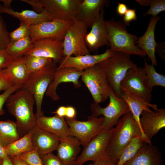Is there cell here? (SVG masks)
<instances>
[{
	"instance_id": "cell-23",
	"label": "cell",
	"mask_w": 165,
	"mask_h": 165,
	"mask_svg": "<svg viewBox=\"0 0 165 165\" xmlns=\"http://www.w3.org/2000/svg\"><path fill=\"white\" fill-rule=\"evenodd\" d=\"M123 165H163L158 148L144 142L135 155Z\"/></svg>"
},
{
	"instance_id": "cell-30",
	"label": "cell",
	"mask_w": 165,
	"mask_h": 165,
	"mask_svg": "<svg viewBox=\"0 0 165 165\" xmlns=\"http://www.w3.org/2000/svg\"><path fill=\"white\" fill-rule=\"evenodd\" d=\"M15 122L10 120H0V144L7 146L20 139Z\"/></svg>"
},
{
	"instance_id": "cell-40",
	"label": "cell",
	"mask_w": 165,
	"mask_h": 165,
	"mask_svg": "<svg viewBox=\"0 0 165 165\" xmlns=\"http://www.w3.org/2000/svg\"><path fill=\"white\" fill-rule=\"evenodd\" d=\"M43 165H63L57 156L52 152L40 156Z\"/></svg>"
},
{
	"instance_id": "cell-3",
	"label": "cell",
	"mask_w": 165,
	"mask_h": 165,
	"mask_svg": "<svg viewBox=\"0 0 165 165\" xmlns=\"http://www.w3.org/2000/svg\"><path fill=\"white\" fill-rule=\"evenodd\" d=\"M105 23L107 31L110 51L122 52L130 55H136L141 57L146 55L136 46L138 37L127 31L126 25L122 20L116 21L112 18L105 20Z\"/></svg>"
},
{
	"instance_id": "cell-2",
	"label": "cell",
	"mask_w": 165,
	"mask_h": 165,
	"mask_svg": "<svg viewBox=\"0 0 165 165\" xmlns=\"http://www.w3.org/2000/svg\"><path fill=\"white\" fill-rule=\"evenodd\" d=\"M9 112L15 118L17 130L27 134L36 126L33 113L35 101L33 96L26 90L20 89L10 95L6 100Z\"/></svg>"
},
{
	"instance_id": "cell-32",
	"label": "cell",
	"mask_w": 165,
	"mask_h": 165,
	"mask_svg": "<svg viewBox=\"0 0 165 165\" xmlns=\"http://www.w3.org/2000/svg\"><path fill=\"white\" fill-rule=\"evenodd\" d=\"M24 57L30 74L40 71L53 61L51 58L30 55H25Z\"/></svg>"
},
{
	"instance_id": "cell-7",
	"label": "cell",
	"mask_w": 165,
	"mask_h": 165,
	"mask_svg": "<svg viewBox=\"0 0 165 165\" xmlns=\"http://www.w3.org/2000/svg\"><path fill=\"white\" fill-rule=\"evenodd\" d=\"M81 77L94 103L99 104L108 99L110 87L105 72L99 64L83 70Z\"/></svg>"
},
{
	"instance_id": "cell-12",
	"label": "cell",
	"mask_w": 165,
	"mask_h": 165,
	"mask_svg": "<svg viewBox=\"0 0 165 165\" xmlns=\"http://www.w3.org/2000/svg\"><path fill=\"white\" fill-rule=\"evenodd\" d=\"M120 85V88L150 103L152 89L148 85L147 77L144 68L137 67L129 69Z\"/></svg>"
},
{
	"instance_id": "cell-51",
	"label": "cell",
	"mask_w": 165,
	"mask_h": 165,
	"mask_svg": "<svg viewBox=\"0 0 165 165\" xmlns=\"http://www.w3.org/2000/svg\"><path fill=\"white\" fill-rule=\"evenodd\" d=\"M13 0H1L0 1L2 2L3 7L8 8H11V4Z\"/></svg>"
},
{
	"instance_id": "cell-22",
	"label": "cell",
	"mask_w": 165,
	"mask_h": 165,
	"mask_svg": "<svg viewBox=\"0 0 165 165\" xmlns=\"http://www.w3.org/2000/svg\"><path fill=\"white\" fill-rule=\"evenodd\" d=\"M31 139L40 156L56 150L60 141L54 135L37 126L31 130Z\"/></svg>"
},
{
	"instance_id": "cell-13",
	"label": "cell",
	"mask_w": 165,
	"mask_h": 165,
	"mask_svg": "<svg viewBox=\"0 0 165 165\" xmlns=\"http://www.w3.org/2000/svg\"><path fill=\"white\" fill-rule=\"evenodd\" d=\"M73 21L52 20L30 25V36L33 42L46 38L63 41L67 30Z\"/></svg>"
},
{
	"instance_id": "cell-31",
	"label": "cell",
	"mask_w": 165,
	"mask_h": 165,
	"mask_svg": "<svg viewBox=\"0 0 165 165\" xmlns=\"http://www.w3.org/2000/svg\"><path fill=\"white\" fill-rule=\"evenodd\" d=\"M147 79L148 87L152 89L156 86L165 87V76L157 73L152 64H148L146 61L144 67Z\"/></svg>"
},
{
	"instance_id": "cell-1",
	"label": "cell",
	"mask_w": 165,
	"mask_h": 165,
	"mask_svg": "<svg viewBox=\"0 0 165 165\" xmlns=\"http://www.w3.org/2000/svg\"><path fill=\"white\" fill-rule=\"evenodd\" d=\"M116 126L110 139L107 156L116 163L122 151L133 138L140 137L145 142L152 144L151 141L144 135L130 111L123 115Z\"/></svg>"
},
{
	"instance_id": "cell-45",
	"label": "cell",
	"mask_w": 165,
	"mask_h": 165,
	"mask_svg": "<svg viewBox=\"0 0 165 165\" xmlns=\"http://www.w3.org/2000/svg\"><path fill=\"white\" fill-rule=\"evenodd\" d=\"M76 111L75 108L70 106H66L65 118L76 119Z\"/></svg>"
},
{
	"instance_id": "cell-27",
	"label": "cell",
	"mask_w": 165,
	"mask_h": 165,
	"mask_svg": "<svg viewBox=\"0 0 165 165\" xmlns=\"http://www.w3.org/2000/svg\"><path fill=\"white\" fill-rule=\"evenodd\" d=\"M5 13L16 18L26 24L30 25L45 21L52 20L45 12L38 13L33 10H24L21 12L14 11L11 8L4 7L0 4V15Z\"/></svg>"
},
{
	"instance_id": "cell-18",
	"label": "cell",
	"mask_w": 165,
	"mask_h": 165,
	"mask_svg": "<svg viewBox=\"0 0 165 165\" xmlns=\"http://www.w3.org/2000/svg\"><path fill=\"white\" fill-rule=\"evenodd\" d=\"M114 52L108 49L100 54L64 57L58 67H72L83 71L110 57Z\"/></svg>"
},
{
	"instance_id": "cell-26",
	"label": "cell",
	"mask_w": 165,
	"mask_h": 165,
	"mask_svg": "<svg viewBox=\"0 0 165 165\" xmlns=\"http://www.w3.org/2000/svg\"><path fill=\"white\" fill-rule=\"evenodd\" d=\"M4 69L14 85L22 87L30 74L25 63L24 56L12 61Z\"/></svg>"
},
{
	"instance_id": "cell-15",
	"label": "cell",
	"mask_w": 165,
	"mask_h": 165,
	"mask_svg": "<svg viewBox=\"0 0 165 165\" xmlns=\"http://www.w3.org/2000/svg\"><path fill=\"white\" fill-rule=\"evenodd\" d=\"M83 70L72 67H57L54 75L53 79L49 85L45 95L52 100L57 101L60 97L56 92L58 85L62 82H72L74 86L78 88L81 86L79 80Z\"/></svg>"
},
{
	"instance_id": "cell-53",
	"label": "cell",
	"mask_w": 165,
	"mask_h": 165,
	"mask_svg": "<svg viewBox=\"0 0 165 165\" xmlns=\"http://www.w3.org/2000/svg\"><path fill=\"white\" fill-rule=\"evenodd\" d=\"M3 161V159L0 156V165H2Z\"/></svg>"
},
{
	"instance_id": "cell-17",
	"label": "cell",
	"mask_w": 165,
	"mask_h": 165,
	"mask_svg": "<svg viewBox=\"0 0 165 165\" xmlns=\"http://www.w3.org/2000/svg\"><path fill=\"white\" fill-rule=\"evenodd\" d=\"M140 118L141 129L150 141L161 129L165 127V109L158 108L153 111H143Z\"/></svg>"
},
{
	"instance_id": "cell-4",
	"label": "cell",
	"mask_w": 165,
	"mask_h": 165,
	"mask_svg": "<svg viewBox=\"0 0 165 165\" xmlns=\"http://www.w3.org/2000/svg\"><path fill=\"white\" fill-rule=\"evenodd\" d=\"M105 72L110 87L118 97L121 93L120 83L130 69L137 67L130 55L120 52H115L110 57L99 63Z\"/></svg>"
},
{
	"instance_id": "cell-39",
	"label": "cell",
	"mask_w": 165,
	"mask_h": 165,
	"mask_svg": "<svg viewBox=\"0 0 165 165\" xmlns=\"http://www.w3.org/2000/svg\"><path fill=\"white\" fill-rule=\"evenodd\" d=\"M21 88L20 86L14 85L0 94V116L5 114V111L3 108V107L7 98L10 95Z\"/></svg>"
},
{
	"instance_id": "cell-5",
	"label": "cell",
	"mask_w": 165,
	"mask_h": 165,
	"mask_svg": "<svg viewBox=\"0 0 165 165\" xmlns=\"http://www.w3.org/2000/svg\"><path fill=\"white\" fill-rule=\"evenodd\" d=\"M58 66L53 61L40 71L31 74L22 89L34 97L36 105V117L43 115L42 105L43 97L48 86L52 81L54 73Z\"/></svg>"
},
{
	"instance_id": "cell-41",
	"label": "cell",
	"mask_w": 165,
	"mask_h": 165,
	"mask_svg": "<svg viewBox=\"0 0 165 165\" xmlns=\"http://www.w3.org/2000/svg\"><path fill=\"white\" fill-rule=\"evenodd\" d=\"M136 10V9L129 8L123 16L122 20L126 26H129L131 21L137 20Z\"/></svg>"
},
{
	"instance_id": "cell-19",
	"label": "cell",
	"mask_w": 165,
	"mask_h": 165,
	"mask_svg": "<svg viewBox=\"0 0 165 165\" xmlns=\"http://www.w3.org/2000/svg\"><path fill=\"white\" fill-rule=\"evenodd\" d=\"M108 2L104 0L82 1L75 19L83 23L88 28H91L99 18L102 6H108Z\"/></svg>"
},
{
	"instance_id": "cell-24",
	"label": "cell",
	"mask_w": 165,
	"mask_h": 165,
	"mask_svg": "<svg viewBox=\"0 0 165 165\" xmlns=\"http://www.w3.org/2000/svg\"><path fill=\"white\" fill-rule=\"evenodd\" d=\"M80 145L79 140L71 135L60 140L56 149L57 156L63 165H75Z\"/></svg>"
},
{
	"instance_id": "cell-16",
	"label": "cell",
	"mask_w": 165,
	"mask_h": 165,
	"mask_svg": "<svg viewBox=\"0 0 165 165\" xmlns=\"http://www.w3.org/2000/svg\"><path fill=\"white\" fill-rule=\"evenodd\" d=\"M104 6H102L99 18L94 23L90 31L85 36L86 44L90 51L97 50L100 47L105 46H109L104 18Z\"/></svg>"
},
{
	"instance_id": "cell-44",
	"label": "cell",
	"mask_w": 165,
	"mask_h": 165,
	"mask_svg": "<svg viewBox=\"0 0 165 165\" xmlns=\"http://www.w3.org/2000/svg\"><path fill=\"white\" fill-rule=\"evenodd\" d=\"M116 163L114 161L106 156L104 158L89 165H116Z\"/></svg>"
},
{
	"instance_id": "cell-29",
	"label": "cell",
	"mask_w": 165,
	"mask_h": 165,
	"mask_svg": "<svg viewBox=\"0 0 165 165\" xmlns=\"http://www.w3.org/2000/svg\"><path fill=\"white\" fill-rule=\"evenodd\" d=\"M31 130L22 137L11 144L3 147L7 156H9L18 155L34 149L31 139Z\"/></svg>"
},
{
	"instance_id": "cell-46",
	"label": "cell",
	"mask_w": 165,
	"mask_h": 165,
	"mask_svg": "<svg viewBox=\"0 0 165 165\" xmlns=\"http://www.w3.org/2000/svg\"><path fill=\"white\" fill-rule=\"evenodd\" d=\"M163 59L165 60V42H159L157 44L156 47V52Z\"/></svg>"
},
{
	"instance_id": "cell-21",
	"label": "cell",
	"mask_w": 165,
	"mask_h": 165,
	"mask_svg": "<svg viewBox=\"0 0 165 165\" xmlns=\"http://www.w3.org/2000/svg\"><path fill=\"white\" fill-rule=\"evenodd\" d=\"M160 19V17L158 16H152L146 31L142 36L138 38L136 42L137 47L146 53L150 60L151 64L154 66L157 65L155 55L157 43L155 40V30L156 25Z\"/></svg>"
},
{
	"instance_id": "cell-28",
	"label": "cell",
	"mask_w": 165,
	"mask_h": 165,
	"mask_svg": "<svg viewBox=\"0 0 165 165\" xmlns=\"http://www.w3.org/2000/svg\"><path fill=\"white\" fill-rule=\"evenodd\" d=\"M33 44L30 36H28L10 41L5 50L12 61L24 56L32 49Z\"/></svg>"
},
{
	"instance_id": "cell-10",
	"label": "cell",
	"mask_w": 165,
	"mask_h": 165,
	"mask_svg": "<svg viewBox=\"0 0 165 165\" xmlns=\"http://www.w3.org/2000/svg\"><path fill=\"white\" fill-rule=\"evenodd\" d=\"M114 127L102 130L85 146L80 155L77 158L75 165H82L85 162H93L107 156V150Z\"/></svg>"
},
{
	"instance_id": "cell-8",
	"label": "cell",
	"mask_w": 165,
	"mask_h": 165,
	"mask_svg": "<svg viewBox=\"0 0 165 165\" xmlns=\"http://www.w3.org/2000/svg\"><path fill=\"white\" fill-rule=\"evenodd\" d=\"M87 28L81 21L75 19L73 20L63 41L64 57L90 54L85 42Z\"/></svg>"
},
{
	"instance_id": "cell-43",
	"label": "cell",
	"mask_w": 165,
	"mask_h": 165,
	"mask_svg": "<svg viewBox=\"0 0 165 165\" xmlns=\"http://www.w3.org/2000/svg\"><path fill=\"white\" fill-rule=\"evenodd\" d=\"M21 1L27 3L31 5L35 12L40 13L44 11L43 8L39 4L38 0H21Z\"/></svg>"
},
{
	"instance_id": "cell-14",
	"label": "cell",
	"mask_w": 165,
	"mask_h": 165,
	"mask_svg": "<svg viewBox=\"0 0 165 165\" xmlns=\"http://www.w3.org/2000/svg\"><path fill=\"white\" fill-rule=\"evenodd\" d=\"M63 41L52 38H42L33 42L32 49L25 55H30L52 59L59 64L64 57Z\"/></svg>"
},
{
	"instance_id": "cell-37",
	"label": "cell",
	"mask_w": 165,
	"mask_h": 165,
	"mask_svg": "<svg viewBox=\"0 0 165 165\" xmlns=\"http://www.w3.org/2000/svg\"><path fill=\"white\" fill-rule=\"evenodd\" d=\"M144 142L143 140L140 137H135L130 140L127 145L129 150L128 160L135 155Z\"/></svg>"
},
{
	"instance_id": "cell-9",
	"label": "cell",
	"mask_w": 165,
	"mask_h": 165,
	"mask_svg": "<svg viewBox=\"0 0 165 165\" xmlns=\"http://www.w3.org/2000/svg\"><path fill=\"white\" fill-rule=\"evenodd\" d=\"M51 20H73L75 19L80 0H38Z\"/></svg>"
},
{
	"instance_id": "cell-47",
	"label": "cell",
	"mask_w": 165,
	"mask_h": 165,
	"mask_svg": "<svg viewBox=\"0 0 165 165\" xmlns=\"http://www.w3.org/2000/svg\"><path fill=\"white\" fill-rule=\"evenodd\" d=\"M128 9L127 6L125 4L118 2L116 11L118 14L120 16H122L124 15Z\"/></svg>"
},
{
	"instance_id": "cell-52",
	"label": "cell",
	"mask_w": 165,
	"mask_h": 165,
	"mask_svg": "<svg viewBox=\"0 0 165 165\" xmlns=\"http://www.w3.org/2000/svg\"><path fill=\"white\" fill-rule=\"evenodd\" d=\"M3 147L0 144V156L3 159L7 156L4 150Z\"/></svg>"
},
{
	"instance_id": "cell-38",
	"label": "cell",
	"mask_w": 165,
	"mask_h": 165,
	"mask_svg": "<svg viewBox=\"0 0 165 165\" xmlns=\"http://www.w3.org/2000/svg\"><path fill=\"white\" fill-rule=\"evenodd\" d=\"M14 86L4 69H0V92L6 91Z\"/></svg>"
},
{
	"instance_id": "cell-42",
	"label": "cell",
	"mask_w": 165,
	"mask_h": 165,
	"mask_svg": "<svg viewBox=\"0 0 165 165\" xmlns=\"http://www.w3.org/2000/svg\"><path fill=\"white\" fill-rule=\"evenodd\" d=\"M12 61L5 50L0 48V69L6 68Z\"/></svg>"
},
{
	"instance_id": "cell-11",
	"label": "cell",
	"mask_w": 165,
	"mask_h": 165,
	"mask_svg": "<svg viewBox=\"0 0 165 165\" xmlns=\"http://www.w3.org/2000/svg\"><path fill=\"white\" fill-rule=\"evenodd\" d=\"M65 119L69 128L71 135L77 138L84 147L102 131L104 117L91 115L86 121H79L76 119Z\"/></svg>"
},
{
	"instance_id": "cell-33",
	"label": "cell",
	"mask_w": 165,
	"mask_h": 165,
	"mask_svg": "<svg viewBox=\"0 0 165 165\" xmlns=\"http://www.w3.org/2000/svg\"><path fill=\"white\" fill-rule=\"evenodd\" d=\"M136 2L142 6H150L148 10L144 14V16L150 15L156 16L165 11V0H137Z\"/></svg>"
},
{
	"instance_id": "cell-25",
	"label": "cell",
	"mask_w": 165,
	"mask_h": 165,
	"mask_svg": "<svg viewBox=\"0 0 165 165\" xmlns=\"http://www.w3.org/2000/svg\"><path fill=\"white\" fill-rule=\"evenodd\" d=\"M120 97L127 103L134 118L140 127V118L142 112L144 110H151L150 108L154 110L158 108L156 105L148 102L141 97L134 95L123 88H121Z\"/></svg>"
},
{
	"instance_id": "cell-50",
	"label": "cell",
	"mask_w": 165,
	"mask_h": 165,
	"mask_svg": "<svg viewBox=\"0 0 165 165\" xmlns=\"http://www.w3.org/2000/svg\"><path fill=\"white\" fill-rule=\"evenodd\" d=\"M2 165H13L11 158L9 156H7L3 159Z\"/></svg>"
},
{
	"instance_id": "cell-36",
	"label": "cell",
	"mask_w": 165,
	"mask_h": 165,
	"mask_svg": "<svg viewBox=\"0 0 165 165\" xmlns=\"http://www.w3.org/2000/svg\"><path fill=\"white\" fill-rule=\"evenodd\" d=\"M9 33L0 15V48L5 50L10 42Z\"/></svg>"
},
{
	"instance_id": "cell-35",
	"label": "cell",
	"mask_w": 165,
	"mask_h": 165,
	"mask_svg": "<svg viewBox=\"0 0 165 165\" xmlns=\"http://www.w3.org/2000/svg\"><path fill=\"white\" fill-rule=\"evenodd\" d=\"M17 156L29 165H43L40 156L36 148L31 151L21 153Z\"/></svg>"
},
{
	"instance_id": "cell-34",
	"label": "cell",
	"mask_w": 165,
	"mask_h": 165,
	"mask_svg": "<svg viewBox=\"0 0 165 165\" xmlns=\"http://www.w3.org/2000/svg\"><path fill=\"white\" fill-rule=\"evenodd\" d=\"M30 25L20 21L19 27L13 31L9 33V37L10 42L30 36Z\"/></svg>"
},
{
	"instance_id": "cell-6",
	"label": "cell",
	"mask_w": 165,
	"mask_h": 165,
	"mask_svg": "<svg viewBox=\"0 0 165 165\" xmlns=\"http://www.w3.org/2000/svg\"><path fill=\"white\" fill-rule=\"evenodd\" d=\"M108 98L109 104L105 108L95 103L90 106L92 116L95 117L101 115L103 116L104 120L101 126L102 130L113 127L123 115L130 111L125 101L122 97H118L110 87Z\"/></svg>"
},
{
	"instance_id": "cell-48",
	"label": "cell",
	"mask_w": 165,
	"mask_h": 165,
	"mask_svg": "<svg viewBox=\"0 0 165 165\" xmlns=\"http://www.w3.org/2000/svg\"><path fill=\"white\" fill-rule=\"evenodd\" d=\"M10 157L13 165H29L26 162L17 156Z\"/></svg>"
},
{
	"instance_id": "cell-49",
	"label": "cell",
	"mask_w": 165,
	"mask_h": 165,
	"mask_svg": "<svg viewBox=\"0 0 165 165\" xmlns=\"http://www.w3.org/2000/svg\"><path fill=\"white\" fill-rule=\"evenodd\" d=\"M66 106H60L58 107L55 111L52 113L55 114L59 117L64 118L66 114Z\"/></svg>"
},
{
	"instance_id": "cell-20",
	"label": "cell",
	"mask_w": 165,
	"mask_h": 165,
	"mask_svg": "<svg viewBox=\"0 0 165 165\" xmlns=\"http://www.w3.org/2000/svg\"><path fill=\"white\" fill-rule=\"evenodd\" d=\"M36 118L37 127L54 135L60 140L71 135L69 128L64 117L55 115L51 117L43 115Z\"/></svg>"
}]
</instances>
